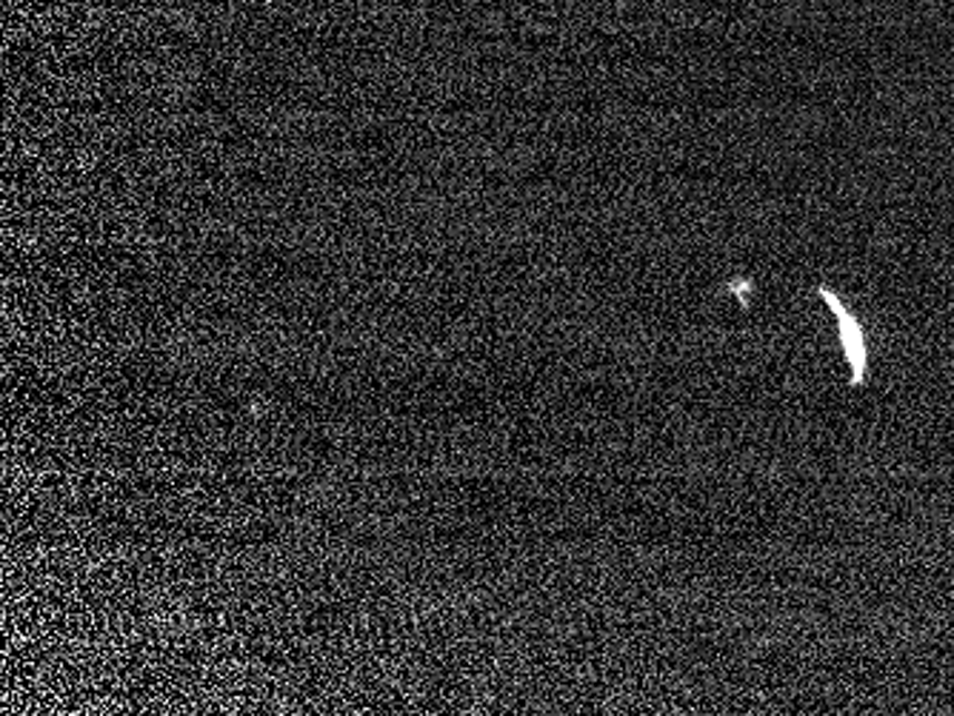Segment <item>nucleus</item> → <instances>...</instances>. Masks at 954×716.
<instances>
[{
	"label": "nucleus",
	"mask_w": 954,
	"mask_h": 716,
	"mask_svg": "<svg viewBox=\"0 0 954 716\" xmlns=\"http://www.w3.org/2000/svg\"><path fill=\"white\" fill-rule=\"evenodd\" d=\"M820 294H824L826 303H829V308H831V314L837 317V328H840V343H844L846 360H849V369H851V385L866 383V377H869V354H866V337H863L860 323H857L855 314H851L849 308L840 303V297H837V294H831L829 288H820Z\"/></svg>",
	"instance_id": "f257e3e1"
}]
</instances>
